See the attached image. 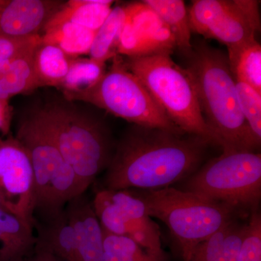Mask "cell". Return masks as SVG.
Here are the masks:
<instances>
[{
    "instance_id": "obj_1",
    "label": "cell",
    "mask_w": 261,
    "mask_h": 261,
    "mask_svg": "<svg viewBox=\"0 0 261 261\" xmlns=\"http://www.w3.org/2000/svg\"><path fill=\"white\" fill-rule=\"evenodd\" d=\"M210 145L198 136L133 124L115 145L104 189L154 190L185 181L203 164Z\"/></svg>"
},
{
    "instance_id": "obj_2",
    "label": "cell",
    "mask_w": 261,
    "mask_h": 261,
    "mask_svg": "<svg viewBox=\"0 0 261 261\" xmlns=\"http://www.w3.org/2000/svg\"><path fill=\"white\" fill-rule=\"evenodd\" d=\"M185 58V70L216 146L222 151L255 152L260 145L242 114L227 54L200 40L192 44L191 53Z\"/></svg>"
},
{
    "instance_id": "obj_3",
    "label": "cell",
    "mask_w": 261,
    "mask_h": 261,
    "mask_svg": "<svg viewBox=\"0 0 261 261\" xmlns=\"http://www.w3.org/2000/svg\"><path fill=\"white\" fill-rule=\"evenodd\" d=\"M36 113L65 162L88 189L112 159L116 145L107 126L69 103H51Z\"/></svg>"
},
{
    "instance_id": "obj_4",
    "label": "cell",
    "mask_w": 261,
    "mask_h": 261,
    "mask_svg": "<svg viewBox=\"0 0 261 261\" xmlns=\"http://www.w3.org/2000/svg\"><path fill=\"white\" fill-rule=\"evenodd\" d=\"M132 191L143 201L149 217L167 226L178 245L182 261H190L201 242L243 214L224 202L172 187Z\"/></svg>"
},
{
    "instance_id": "obj_5",
    "label": "cell",
    "mask_w": 261,
    "mask_h": 261,
    "mask_svg": "<svg viewBox=\"0 0 261 261\" xmlns=\"http://www.w3.org/2000/svg\"><path fill=\"white\" fill-rule=\"evenodd\" d=\"M17 141L27 151L34 175V218L40 221L56 217L67 204L87 188L68 164L38 118L33 113L20 122Z\"/></svg>"
},
{
    "instance_id": "obj_6",
    "label": "cell",
    "mask_w": 261,
    "mask_h": 261,
    "mask_svg": "<svg viewBox=\"0 0 261 261\" xmlns=\"http://www.w3.org/2000/svg\"><path fill=\"white\" fill-rule=\"evenodd\" d=\"M125 66L145 86L168 119L184 133L198 136L216 145L202 116L195 87L185 68L171 56L127 58Z\"/></svg>"
},
{
    "instance_id": "obj_7",
    "label": "cell",
    "mask_w": 261,
    "mask_h": 261,
    "mask_svg": "<svg viewBox=\"0 0 261 261\" xmlns=\"http://www.w3.org/2000/svg\"><path fill=\"white\" fill-rule=\"evenodd\" d=\"M184 191L224 202L242 213L258 211L261 155L248 151H223L184 181Z\"/></svg>"
},
{
    "instance_id": "obj_8",
    "label": "cell",
    "mask_w": 261,
    "mask_h": 261,
    "mask_svg": "<svg viewBox=\"0 0 261 261\" xmlns=\"http://www.w3.org/2000/svg\"><path fill=\"white\" fill-rule=\"evenodd\" d=\"M83 101L138 126L181 132L168 119L140 80L130 73L119 55L111 68L87 90L67 98Z\"/></svg>"
},
{
    "instance_id": "obj_9",
    "label": "cell",
    "mask_w": 261,
    "mask_h": 261,
    "mask_svg": "<svg viewBox=\"0 0 261 261\" xmlns=\"http://www.w3.org/2000/svg\"><path fill=\"white\" fill-rule=\"evenodd\" d=\"M258 8L252 0H195L188 9L192 33L227 47L230 68L239 54L256 40L260 30Z\"/></svg>"
},
{
    "instance_id": "obj_10",
    "label": "cell",
    "mask_w": 261,
    "mask_h": 261,
    "mask_svg": "<svg viewBox=\"0 0 261 261\" xmlns=\"http://www.w3.org/2000/svg\"><path fill=\"white\" fill-rule=\"evenodd\" d=\"M176 49L172 33L143 1L126 5L117 53L127 58L171 56Z\"/></svg>"
},
{
    "instance_id": "obj_11",
    "label": "cell",
    "mask_w": 261,
    "mask_h": 261,
    "mask_svg": "<svg viewBox=\"0 0 261 261\" xmlns=\"http://www.w3.org/2000/svg\"><path fill=\"white\" fill-rule=\"evenodd\" d=\"M0 195L8 211L36 222L32 164L15 138L0 142Z\"/></svg>"
},
{
    "instance_id": "obj_12",
    "label": "cell",
    "mask_w": 261,
    "mask_h": 261,
    "mask_svg": "<svg viewBox=\"0 0 261 261\" xmlns=\"http://www.w3.org/2000/svg\"><path fill=\"white\" fill-rule=\"evenodd\" d=\"M63 5L50 0H0V36L39 34Z\"/></svg>"
},
{
    "instance_id": "obj_13",
    "label": "cell",
    "mask_w": 261,
    "mask_h": 261,
    "mask_svg": "<svg viewBox=\"0 0 261 261\" xmlns=\"http://www.w3.org/2000/svg\"><path fill=\"white\" fill-rule=\"evenodd\" d=\"M65 209L76 238L79 261H104L102 228L92 202L83 194Z\"/></svg>"
},
{
    "instance_id": "obj_14",
    "label": "cell",
    "mask_w": 261,
    "mask_h": 261,
    "mask_svg": "<svg viewBox=\"0 0 261 261\" xmlns=\"http://www.w3.org/2000/svg\"><path fill=\"white\" fill-rule=\"evenodd\" d=\"M97 211L101 223L108 231L125 236L129 221L148 216L143 201L132 190H99Z\"/></svg>"
},
{
    "instance_id": "obj_15",
    "label": "cell",
    "mask_w": 261,
    "mask_h": 261,
    "mask_svg": "<svg viewBox=\"0 0 261 261\" xmlns=\"http://www.w3.org/2000/svg\"><path fill=\"white\" fill-rule=\"evenodd\" d=\"M35 223L0 208V261H23L37 245Z\"/></svg>"
},
{
    "instance_id": "obj_16",
    "label": "cell",
    "mask_w": 261,
    "mask_h": 261,
    "mask_svg": "<svg viewBox=\"0 0 261 261\" xmlns=\"http://www.w3.org/2000/svg\"><path fill=\"white\" fill-rule=\"evenodd\" d=\"M37 245L45 249L61 261H79L76 238L65 209L45 221L35 222Z\"/></svg>"
},
{
    "instance_id": "obj_17",
    "label": "cell",
    "mask_w": 261,
    "mask_h": 261,
    "mask_svg": "<svg viewBox=\"0 0 261 261\" xmlns=\"http://www.w3.org/2000/svg\"><path fill=\"white\" fill-rule=\"evenodd\" d=\"M246 224L233 219L210 238L201 242L190 261H238Z\"/></svg>"
},
{
    "instance_id": "obj_18",
    "label": "cell",
    "mask_w": 261,
    "mask_h": 261,
    "mask_svg": "<svg viewBox=\"0 0 261 261\" xmlns=\"http://www.w3.org/2000/svg\"><path fill=\"white\" fill-rule=\"evenodd\" d=\"M113 4L111 0H70L51 17L44 29L68 22L97 32L111 13Z\"/></svg>"
},
{
    "instance_id": "obj_19",
    "label": "cell",
    "mask_w": 261,
    "mask_h": 261,
    "mask_svg": "<svg viewBox=\"0 0 261 261\" xmlns=\"http://www.w3.org/2000/svg\"><path fill=\"white\" fill-rule=\"evenodd\" d=\"M149 8L159 15L172 33L176 49L187 57L192 50V31L188 9L181 0H145Z\"/></svg>"
},
{
    "instance_id": "obj_20",
    "label": "cell",
    "mask_w": 261,
    "mask_h": 261,
    "mask_svg": "<svg viewBox=\"0 0 261 261\" xmlns=\"http://www.w3.org/2000/svg\"><path fill=\"white\" fill-rule=\"evenodd\" d=\"M43 32L42 43L59 48L71 58L89 55L97 32L68 22L44 29Z\"/></svg>"
},
{
    "instance_id": "obj_21",
    "label": "cell",
    "mask_w": 261,
    "mask_h": 261,
    "mask_svg": "<svg viewBox=\"0 0 261 261\" xmlns=\"http://www.w3.org/2000/svg\"><path fill=\"white\" fill-rule=\"evenodd\" d=\"M71 58L59 48L41 41L34 56V71L38 87H60L68 74Z\"/></svg>"
},
{
    "instance_id": "obj_22",
    "label": "cell",
    "mask_w": 261,
    "mask_h": 261,
    "mask_svg": "<svg viewBox=\"0 0 261 261\" xmlns=\"http://www.w3.org/2000/svg\"><path fill=\"white\" fill-rule=\"evenodd\" d=\"M126 13V5L113 8L107 19L96 32L89 53L90 59L106 63L118 55L117 49Z\"/></svg>"
},
{
    "instance_id": "obj_23",
    "label": "cell",
    "mask_w": 261,
    "mask_h": 261,
    "mask_svg": "<svg viewBox=\"0 0 261 261\" xmlns=\"http://www.w3.org/2000/svg\"><path fill=\"white\" fill-rule=\"evenodd\" d=\"M37 47L17 58L10 69L0 78V99L8 100L16 94L37 88L34 71V56Z\"/></svg>"
},
{
    "instance_id": "obj_24",
    "label": "cell",
    "mask_w": 261,
    "mask_h": 261,
    "mask_svg": "<svg viewBox=\"0 0 261 261\" xmlns=\"http://www.w3.org/2000/svg\"><path fill=\"white\" fill-rule=\"evenodd\" d=\"M102 231L104 261H169L165 251H150L128 237Z\"/></svg>"
},
{
    "instance_id": "obj_25",
    "label": "cell",
    "mask_w": 261,
    "mask_h": 261,
    "mask_svg": "<svg viewBox=\"0 0 261 261\" xmlns=\"http://www.w3.org/2000/svg\"><path fill=\"white\" fill-rule=\"evenodd\" d=\"M106 72V63L90 58H71L68 74L60 88L67 99L92 87Z\"/></svg>"
},
{
    "instance_id": "obj_26",
    "label": "cell",
    "mask_w": 261,
    "mask_h": 261,
    "mask_svg": "<svg viewBox=\"0 0 261 261\" xmlns=\"http://www.w3.org/2000/svg\"><path fill=\"white\" fill-rule=\"evenodd\" d=\"M230 70L236 81L261 93V46L257 40L244 48Z\"/></svg>"
},
{
    "instance_id": "obj_27",
    "label": "cell",
    "mask_w": 261,
    "mask_h": 261,
    "mask_svg": "<svg viewBox=\"0 0 261 261\" xmlns=\"http://www.w3.org/2000/svg\"><path fill=\"white\" fill-rule=\"evenodd\" d=\"M237 94L242 114L257 144L261 143V93L236 81Z\"/></svg>"
},
{
    "instance_id": "obj_28",
    "label": "cell",
    "mask_w": 261,
    "mask_h": 261,
    "mask_svg": "<svg viewBox=\"0 0 261 261\" xmlns=\"http://www.w3.org/2000/svg\"><path fill=\"white\" fill-rule=\"evenodd\" d=\"M126 236L146 250L164 251L159 226L149 216L129 221L126 225Z\"/></svg>"
},
{
    "instance_id": "obj_29",
    "label": "cell",
    "mask_w": 261,
    "mask_h": 261,
    "mask_svg": "<svg viewBox=\"0 0 261 261\" xmlns=\"http://www.w3.org/2000/svg\"><path fill=\"white\" fill-rule=\"evenodd\" d=\"M238 261H261V216L258 211L251 213L246 223Z\"/></svg>"
},
{
    "instance_id": "obj_30",
    "label": "cell",
    "mask_w": 261,
    "mask_h": 261,
    "mask_svg": "<svg viewBox=\"0 0 261 261\" xmlns=\"http://www.w3.org/2000/svg\"><path fill=\"white\" fill-rule=\"evenodd\" d=\"M41 35L15 37L0 36V62L18 58L37 47L41 43Z\"/></svg>"
},
{
    "instance_id": "obj_31",
    "label": "cell",
    "mask_w": 261,
    "mask_h": 261,
    "mask_svg": "<svg viewBox=\"0 0 261 261\" xmlns=\"http://www.w3.org/2000/svg\"><path fill=\"white\" fill-rule=\"evenodd\" d=\"M10 109L8 100L0 99V130L8 133L10 126Z\"/></svg>"
},
{
    "instance_id": "obj_32",
    "label": "cell",
    "mask_w": 261,
    "mask_h": 261,
    "mask_svg": "<svg viewBox=\"0 0 261 261\" xmlns=\"http://www.w3.org/2000/svg\"><path fill=\"white\" fill-rule=\"evenodd\" d=\"M27 258L30 261H61L50 252L37 245H36L34 252Z\"/></svg>"
},
{
    "instance_id": "obj_33",
    "label": "cell",
    "mask_w": 261,
    "mask_h": 261,
    "mask_svg": "<svg viewBox=\"0 0 261 261\" xmlns=\"http://www.w3.org/2000/svg\"><path fill=\"white\" fill-rule=\"evenodd\" d=\"M0 208H6V207H5L4 200H3V197H2L1 195H0Z\"/></svg>"
},
{
    "instance_id": "obj_34",
    "label": "cell",
    "mask_w": 261,
    "mask_h": 261,
    "mask_svg": "<svg viewBox=\"0 0 261 261\" xmlns=\"http://www.w3.org/2000/svg\"><path fill=\"white\" fill-rule=\"evenodd\" d=\"M23 261H30V260H29L28 258H27V259H25V260H24Z\"/></svg>"
}]
</instances>
